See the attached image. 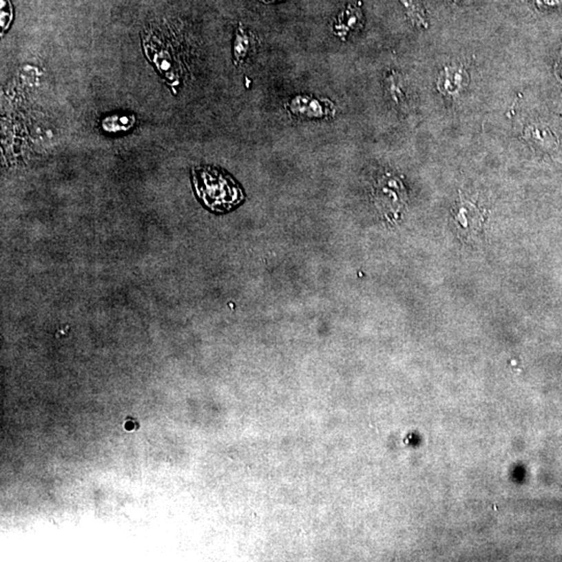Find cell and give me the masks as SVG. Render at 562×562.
I'll return each instance as SVG.
<instances>
[{
    "label": "cell",
    "instance_id": "1",
    "mask_svg": "<svg viewBox=\"0 0 562 562\" xmlns=\"http://www.w3.org/2000/svg\"><path fill=\"white\" fill-rule=\"evenodd\" d=\"M197 195L214 211H230L243 200L239 185L231 177L213 167L195 169L193 172Z\"/></svg>",
    "mask_w": 562,
    "mask_h": 562
},
{
    "label": "cell",
    "instance_id": "9",
    "mask_svg": "<svg viewBox=\"0 0 562 562\" xmlns=\"http://www.w3.org/2000/svg\"><path fill=\"white\" fill-rule=\"evenodd\" d=\"M0 11H1V13H0L1 28H3V30H7L9 26L11 25L12 20H13V9H12L9 0H1Z\"/></svg>",
    "mask_w": 562,
    "mask_h": 562
},
{
    "label": "cell",
    "instance_id": "10",
    "mask_svg": "<svg viewBox=\"0 0 562 562\" xmlns=\"http://www.w3.org/2000/svg\"><path fill=\"white\" fill-rule=\"evenodd\" d=\"M260 1L264 3H277V1H284V0H260Z\"/></svg>",
    "mask_w": 562,
    "mask_h": 562
},
{
    "label": "cell",
    "instance_id": "8",
    "mask_svg": "<svg viewBox=\"0 0 562 562\" xmlns=\"http://www.w3.org/2000/svg\"><path fill=\"white\" fill-rule=\"evenodd\" d=\"M403 7L406 10L407 16L415 25L426 28L428 26L425 17L424 9L421 7L417 0H400Z\"/></svg>",
    "mask_w": 562,
    "mask_h": 562
},
{
    "label": "cell",
    "instance_id": "2",
    "mask_svg": "<svg viewBox=\"0 0 562 562\" xmlns=\"http://www.w3.org/2000/svg\"><path fill=\"white\" fill-rule=\"evenodd\" d=\"M453 218L460 237L468 241L481 239L486 219L483 209L460 196L459 202L453 209Z\"/></svg>",
    "mask_w": 562,
    "mask_h": 562
},
{
    "label": "cell",
    "instance_id": "7",
    "mask_svg": "<svg viewBox=\"0 0 562 562\" xmlns=\"http://www.w3.org/2000/svg\"><path fill=\"white\" fill-rule=\"evenodd\" d=\"M251 48V39L247 32L244 30L242 24L238 28L237 36L234 41L233 56L236 63H242L247 58L248 52Z\"/></svg>",
    "mask_w": 562,
    "mask_h": 562
},
{
    "label": "cell",
    "instance_id": "11",
    "mask_svg": "<svg viewBox=\"0 0 562 562\" xmlns=\"http://www.w3.org/2000/svg\"><path fill=\"white\" fill-rule=\"evenodd\" d=\"M454 1H457V0H454Z\"/></svg>",
    "mask_w": 562,
    "mask_h": 562
},
{
    "label": "cell",
    "instance_id": "6",
    "mask_svg": "<svg viewBox=\"0 0 562 562\" xmlns=\"http://www.w3.org/2000/svg\"><path fill=\"white\" fill-rule=\"evenodd\" d=\"M134 123H136V119L134 115L121 113L107 116L103 120L101 125L105 132L118 134V132H128L134 125Z\"/></svg>",
    "mask_w": 562,
    "mask_h": 562
},
{
    "label": "cell",
    "instance_id": "3",
    "mask_svg": "<svg viewBox=\"0 0 562 562\" xmlns=\"http://www.w3.org/2000/svg\"><path fill=\"white\" fill-rule=\"evenodd\" d=\"M468 83L466 72L461 68L446 67L437 81V87L441 93L450 96H456Z\"/></svg>",
    "mask_w": 562,
    "mask_h": 562
},
{
    "label": "cell",
    "instance_id": "4",
    "mask_svg": "<svg viewBox=\"0 0 562 562\" xmlns=\"http://www.w3.org/2000/svg\"><path fill=\"white\" fill-rule=\"evenodd\" d=\"M362 14L360 8L348 6L347 9L337 17L335 23V32L340 38L345 40L350 32L362 28Z\"/></svg>",
    "mask_w": 562,
    "mask_h": 562
},
{
    "label": "cell",
    "instance_id": "5",
    "mask_svg": "<svg viewBox=\"0 0 562 562\" xmlns=\"http://www.w3.org/2000/svg\"><path fill=\"white\" fill-rule=\"evenodd\" d=\"M525 136L535 149L543 152H553L558 145L555 136L545 128L530 126L527 128Z\"/></svg>",
    "mask_w": 562,
    "mask_h": 562
}]
</instances>
